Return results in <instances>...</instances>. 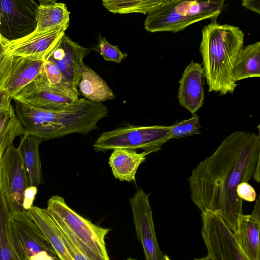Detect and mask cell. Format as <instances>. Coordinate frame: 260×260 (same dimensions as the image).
Listing matches in <instances>:
<instances>
[{"label": "cell", "instance_id": "obj_1", "mask_svg": "<svg viewBox=\"0 0 260 260\" xmlns=\"http://www.w3.org/2000/svg\"><path fill=\"white\" fill-rule=\"evenodd\" d=\"M260 136L236 131L227 136L214 152L193 169L188 179L190 198L201 212L217 214L233 233L243 214L237 186L252 178L259 182Z\"/></svg>", "mask_w": 260, "mask_h": 260}, {"label": "cell", "instance_id": "obj_2", "mask_svg": "<svg viewBox=\"0 0 260 260\" xmlns=\"http://www.w3.org/2000/svg\"><path fill=\"white\" fill-rule=\"evenodd\" d=\"M202 34L200 51L208 92L233 93L237 84L233 80L232 71L243 47L244 33L239 27L213 20L204 26Z\"/></svg>", "mask_w": 260, "mask_h": 260}, {"label": "cell", "instance_id": "obj_3", "mask_svg": "<svg viewBox=\"0 0 260 260\" xmlns=\"http://www.w3.org/2000/svg\"><path fill=\"white\" fill-rule=\"evenodd\" d=\"M46 209L88 259L110 260L105 241L108 229L94 224L78 214L59 196H52L49 199Z\"/></svg>", "mask_w": 260, "mask_h": 260}, {"label": "cell", "instance_id": "obj_4", "mask_svg": "<svg viewBox=\"0 0 260 260\" xmlns=\"http://www.w3.org/2000/svg\"><path fill=\"white\" fill-rule=\"evenodd\" d=\"M224 5V1L170 0L148 14L144 22L146 30L176 33L190 25L207 19L216 20Z\"/></svg>", "mask_w": 260, "mask_h": 260}, {"label": "cell", "instance_id": "obj_5", "mask_svg": "<svg viewBox=\"0 0 260 260\" xmlns=\"http://www.w3.org/2000/svg\"><path fill=\"white\" fill-rule=\"evenodd\" d=\"M171 126H135L120 127L103 133L95 140L96 152L123 148L142 149L148 154L161 149L170 139Z\"/></svg>", "mask_w": 260, "mask_h": 260}, {"label": "cell", "instance_id": "obj_6", "mask_svg": "<svg viewBox=\"0 0 260 260\" xmlns=\"http://www.w3.org/2000/svg\"><path fill=\"white\" fill-rule=\"evenodd\" d=\"M10 224L13 245L20 260H56L55 252L28 211L11 213Z\"/></svg>", "mask_w": 260, "mask_h": 260}, {"label": "cell", "instance_id": "obj_7", "mask_svg": "<svg viewBox=\"0 0 260 260\" xmlns=\"http://www.w3.org/2000/svg\"><path fill=\"white\" fill-rule=\"evenodd\" d=\"M201 234L211 260H250L217 214L201 212Z\"/></svg>", "mask_w": 260, "mask_h": 260}, {"label": "cell", "instance_id": "obj_8", "mask_svg": "<svg viewBox=\"0 0 260 260\" xmlns=\"http://www.w3.org/2000/svg\"><path fill=\"white\" fill-rule=\"evenodd\" d=\"M38 5L33 0L0 1V36L14 41L32 33L37 26Z\"/></svg>", "mask_w": 260, "mask_h": 260}, {"label": "cell", "instance_id": "obj_9", "mask_svg": "<svg viewBox=\"0 0 260 260\" xmlns=\"http://www.w3.org/2000/svg\"><path fill=\"white\" fill-rule=\"evenodd\" d=\"M1 192L7 202L11 213L25 212L23 209V194L29 186L18 148L10 146L1 159Z\"/></svg>", "mask_w": 260, "mask_h": 260}, {"label": "cell", "instance_id": "obj_10", "mask_svg": "<svg viewBox=\"0 0 260 260\" xmlns=\"http://www.w3.org/2000/svg\"><path fill=\"white\" fill-rule=\"evenodd\" d=\"M129 202L137 236L142 244L145 260H162L164 255L156 237L149 195L138 188Z\"/></svg>", "mask_w": 260, "mask_h": 260}, {"label": "cell", "instance_id": "obj_11", "mask_svg": "<svg viewBox=\"0 0 260 260\" xmlns=\"http://www.w3.org/2000/svg\"><path fill=\"white\" fill-rule=\"evenodd\" d=\"M69 26L30 34L19 40L8 41L1 36L4 54L35 60H47L58 44Z\"/></svg>", "mask_w": 260, "mask_h": 260}, {"label": "cell", "instance_id": "obj_12", "mask_svg": "<svg viewBox=\"0 0 260 260\" xmlns=\"http://www.w3.org/2000/svg\"><path fill=\"white\" fill-rule=\"evenodd\" d=\"M90 50L65 34L48 59L55 63L62 74L63 82L78 96V84L83 59Z\"/></svg>", "mask_w": 260, "mask_h": 260}, {"label": "cell", "instance_id": "obj_13", "mask_svg": "<svg viewBox=\"0 0 260 260\" xmlns=\"http://www.w3.org/2000/svg\"><path fill=\"white\" fill-rule=\"evenodd\" d=\"M13 99L40 109L54 111L64 109L76 100L51 85L42 71Z\"/></svg>", "mask_w": 260, "mask_h": 260}, {"label": "cell", "instance_id": "obj_14", "mask_svg": "<svg viewBox=\"0 0 260 260\" xmlns=\"http://www.w3.org/2000/svg\"><path fill=\"white\" fill-rule=\"evenodd\" d=\"M257 198L250 214L240 215L234 238L250 260H260V198Z\"/></svg>", "mask_w": 260, "mask_h": 260}, {"label": "cell", "instance_id": "obj_15", "mask_svg": "<svg viewBox=\"0 0 260 260\" xmlns=\"http://www.w3.org/2000/svg\"><path fill=\"white\" fill-rule=\"evenodd\" d=\"M203 75L202 65L191 60L184 69L179 81L178 93L179 103L192 115L203 104Z\"/></svg>", "mask_w": 260, "mask_h": 260}, {"label": "cell", "instance_id": "obj_16", "mask_svg": "<svg viewBox=\"0 0 260 260\" xmlns=\"http://www.w3.org/2000/svg\"><path fill=\"white\" fill-rule=\"evenodd\" d=\"M44 61L13 57L10 73L2 89L13 99L23 88L32 82L41 73Z\"/></svg>", "mask_w": 260, "mask_h": 260}, {"label": "cell", "instance_id": "obj_17", "mask_svg": "<svg viewBox=\"0 0 260 260\" xmlns=\"http://www.w3.org/2000/svg\"><path fill=\"white\" fill-rule=\"evenodd\" d=\"M38 4L37 26L31 34L69 26L70 12L64 3L54 0H41Z\"/></svg>", "mask_w": 260, "mask_h": 260}, {"label": "cell", "instance_id": "obj_18", "mask_svg": "<svg viewBox=\"0 0 260 260\" xmlns=\"http://www.w3.org/2000/svg\"><path fill=\"white\" fill-rule=\"evenodd\" d=\"M18 147L25 170L29 186L37 187L43 181L39 138L27 133L21 135Z\"/></svg>", "mask_w": 260, "mask_h": 260}, {"label": "cell", "instance_id": "obj_19", "mask_svg": "<svg viewBox=\"0 0 260 260\" xmlns=\"http://www.w3.org/2000/svg\"><path fill=\"white\" fill-rule=\"evenodd\" d=\"M148 154L144 151L119 148L113 149L109 160L113 175L121 181H135L136 174L140 165Z\"/></svg>", "mask_w": 260, "mask_h": 260}, {"label": "cell", "instance_id": "obj_20", "mask_svg": "<svg viewBox=\"0 0 260 260\" xmlns=\"http://www.w3.org/2000/svg\"><path fill=\"white\" fill-rule=\"evenodd\" d=\"M28 211L43 231L58 258L60 260H74L47 210L33 206Z\"/></svg>", "mask_w": 260, "mask_h": 260}, {"label": "cell", "instance_id": "obj_21", "mask_svg": "<svg viewBox=\"0 0 260 260\" xmlns=\"http://www.w3.org/2000/svg\"><path fill=\"white\" fill-rule=\"evenodd\" d=\"M78 88L80 94L85 99L93 102L101 103L115 98L114 94L108 84L84 63L81 68Z\"/></svg>", "mask_w": 260, "mask_h": 260}, {"label": "cell", "instance_id": "obj_22", "mask_svg": "<svg viewBox=\"0 0 260 260\" xmlns=\"http://www.w3.org/2000/svg\"><path fill=\"white\" fill-rule=\"evenodd\" d=\"M260 77V42L243 47L237 55L232 71L234 82Z\"/></svg>", "mask_w": 260, "mask_h": 260}, {"label": "cell", "instance_id": "obj_23", "mask_svg": "<svg viewBox=\"0 0 260 260\" xmlns=\"http://www.w3.org/2000/svg\"><path fill=\"white\" fill-rule=\"evenodd\" d=\"M11 215L6 198L0 191V260H20L12 241Z\"/></svg>", "mask_w": 260, "mask_h": 260}, {"label": "cell", "instance_id": "obj_24", "mask_svg": "<svg viewBox=\"0 0 260 260\" xmlns=\"http://www.w3.org/2000/svg\"><path fill=\"white\" fill-rule=\"evenodd\" d=\"M170 0H103V6L113 13L146 14L168 3Z\"/></svg>", "mask_w": 260, "mask_h": 260}, {"label": "cell", "instance_id": "obj_25", "mask_svg": "<svg viewBox=\"0 0 260 260\" xmlns=\"http://www.w3.org/2000/svg\"><path fill=\"white\" fill-rule=\"evenodd\" d=\"M42 72L51 85L75 100L79 99L63 82L61 72L52 61L49 59L44 61Z\"/></svg>", "mask_w": 260, "mask_h": 260}, {"label": "cell", "instance_id": "obj_26", "mask_svg": "<svg viewBox=\"0 0 260 260\" xmlns=\"http://www.w3.org/2000/svg\"><path fill=\"white\" fill-rule=\"evenodd\" d=\"M201 128L200 118L196 113L188 119L177 121L171 125L170 139H181L199 134Z\"/></svg>", "mask_w": 260, "mask_h": 260}, {"label": "cell", "instance_id": "obj_27", "mask_svg": "<svg viewBox=\"0 0 260 260\" xmlns=\"http://www.w3.org/2000/svg\"><path fill=\"white\" fill-rule=\"evenodd\" d=\"M25 133L19 121L16 117L9 126L0 135V159L8 148L13 144L15 138Z\"/></svg>", "mask_w": 260, "mask_h": 260}, {"label": "cell", "instance_id": "obj_28", "mask_svg": "<svg viewBox=\"0 0 260 260\" xmlns=\"http://www.w3.org/2000/svg\"><path fill=\"white\" fill-rule=\"evenodd\" d=\"M103 57L105 60L120 63L122 59L127 56V54L122 53L118 46L111 44L105 37H100L99 44L96 49Z\"/></svg>", "mask_w": 260, "mask_h": 260}, {"label": "cell", "instance_id": "obj_29", "mask_svg": "<svg viewBox=\"0 0 260 260\" xmlns=\"http://www.w3.org/2000/svg\"><path fill=\"white\" fill-rule=\"evenodd\" d=\"M54 221V220H53ZM62 240L74 260H89L77 247L69 237L66 230L59 224L55 222Z\"/></svg>", "mask_w": 260, "mask_h": 260}, {"label": "cell", "instance_id": "obj_30", "mask_svg": "<svg viewBox=\"0 0 260 260\" xmlns=\"http://www.w3.org/2000/svg\"><path fill=\"white\" fill-rule=\"evenodd\" d=\"M236 192L238 196L243 201L252 202L256 198L254 188L248 182H241L237 187Z\"/></svg>", "mask_w": 260, "mask_h": 260}, {"label": "cell", "instance_id": "obj_31", "mask_svg": "<svg viewBox=\"0 0 260 260\" xmlns=\"http://www.w3.org/2000/svg\"><path fill=\"white\" fill-rule=\"evenodd\" d=\"M13 61V57L5 54L0 58V93L2 86L10 73Z\"/></svg>", "mask_w": 260, "mask_h": 260}, {"label": "cell", "instance_id": "obj_32", "mask_svg": "<svg viewBox=\"0 0 260 260\" xmlns=\"http://www.w3.org/2000/svg\"><path fill=\"white\" fill-rule=\"evenodd\" d=\"M15 109L12 104L0 110V135L16 117Z\"/></svg>", "mask_w": 260, "mask_h": 260}, {"label": "cell", "instance_id": "obj_33", "mask_svg": "<svg viewBox=\"0 0 260 260\" xmlns=\"http://www.w3.org/2000/svg\"><path fill=\"white\" fill-rule=\"evenodd\" d=\"M37 191V187L34 186H29L25 189L23 199V209L24 211H28L33 206Z\"/></svg>", "mask_w": 260, "mask_h": 260}, {"label": "cell", "instance_id": "obj_34", "mask_svg": "<svg viewBox=\"0 0 260 260\" xmlns=\"http://www.w3.org/2000/svg\"><path fill=\"white\" fill-rule=\"evenodd\" d=\"M242 6L252 11L260 14L259 1L258 0H243Z\"/></svg>", "mask_w": 260, "mask_h": 260}, {"label": "cell", "instance_id": "obj_35", "mask_svg": "<svg viewBox=\"0 0 260 260\" xmlns=\"http://www.w3.org/2000/svg\"><path fill=\"white\" fill-rule=\"evenodd\" d=\"M4 50L3 43V41L2 40L1 37L0 36V58L2 57V56L4 54Z\"/></svg>", "mask_w": 260, "mask_h": 260}, {"label": "cell", "instance_id": "obj_36", "mask_svg": "<svg viewBox=\"0 0 260 260\" xmlns=\"http://www.w3.org/2000/svg\"><path fill=\"white\" fill-rule=\"evenodd\" d=\"M194 260H211L207 256L201 258H194Z\"/></svg>", "mask_w": 260, "mask_h": 260}, {"label": "cell", "instance_id": "obj_37", "mask_svg": "<svg viewBox=\"0 0 260 260\" xmlns=\"http://www.w3.org/2000/svg\"><path fill=\"white\" fill-rule=\"evenodd\" d=\"M162 260H170V259L167 255H164Z\"/></svg>", "mask_w": 260, "mask_h": 260}, {"label": "cell", "instance_id": "obj_38", "mask_svg": "<svg viewBox=\"0 0 260 260\" xmlns=\"http://www.w3.org/2000/svg\"><path fill=\"white\" fill-rule=\"evenodd\" d=\"M1 162H0V191H1Z\"/></svg>", "mask_w": 260, "mask_h": 260}, {"label": "cell", "instance_id": "obj_39", "mask_svg": "<svg viewBox=\"0 0 260 260\" xmlns=\"http://www.w3.org/2000/svg\"><path fill=\"white\" fill-rule=\"evenodd\" d=\"M125 260H137L136 259H134V258H128L126 259H125Z\"/></svg>", "mask_w": 260, "mask_h": 260}, {"label": "cell", "instance_id": "obj_40", "mask_svg": "<svg viewBox=\"0 0 260 260\" xmlns=\"http://www.w3.org/2000/svg\"><path fill=\"white\" fill-rule=\"evenodd\" d=\"M56 260H60V259L57 257Z\"/></svg>", "mask_w": 260, "mask_h": 260}]
</instances>
